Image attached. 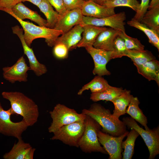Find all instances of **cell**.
Wrapping results in <instances>:
<instances>
[{"label": "cell", "instance_id": "cell-4", "mask_svg": "<svg viewBox=\"0 0 159 159\" xmlns=\"http://www.w3.org/2000/svg\"><path fill=\"white\" fill-rule=\"evenodd\" d=\"M85 129L79 143V147L85 153L98 152L107 154L100 143L97 136L102 127L100 125L90 116L86 115L84 120Z\"/></svg>", "mask_w": 159, "mask_h": 159}, {"label": "cell", "instance_id": "cell-31", "mask_svg": "<svg viewBox=\"0 0 159 159\" xmlns=\"http://www.w3.org/2000/svg\"><path fill=\"white\" fill-rule=\"evenodd\" d=\"M118 35L124 41L127 49L142 51L144 50L145 46L136 38L131 37L127 35L125 32L119 31Z\"/></svg>", "mask_w": 159, "mask_h": 159}, {"label": "cell", "instance_id": "cell-12", "mask_svg": "<svg viewBox=\"0 0 159 159\" xmlns=\"http://www.w3.org/2000/svg\"><path fill=\"white\" fill-rule=\"evenodd\" d=\"M12 29L13 33L16 34L21 41L24 54L29 60L30 70L33 71L37 76H41L46 73L47 71L46 67L38 61L32 49L26 43L24 37L23 29L18 25L12 27Z\"/></svg>", "mask_w": 159, "mask_h": 159}, {"label": "cell", "instance_id": "cell-28", "mask_svg": "<svg viewBox=\"0 0 159 159\" xmlns=\"http://www.w3.org/2000/svg\"><path fill=\"white\" fill-rule=\"evenodd\" d=\"M129 132L126 140L122 141L121 147L124 149L122 153V159H131L134 153V147L135 140L139 135L138 133L133 129Z\"/></svg>", "mask_w": 159, "mask_h": 159}, {"label": "cell", "instance_id": "cell-15", "mask_svg": "<svg viewBox=\"0 0 159 159\" xmlns=\"http://www.w3.org/2000/svg\"><path fill=\"white\" fill-rule=\"evenodd\" d=\"M83 16L81 9L67 11L63 14L60 15L54 29L64 33L75 26L80 24Z\"/></svg>", "mask_w": 159, "mask_h": 159}, {"label": "cell", "instance_id": "cell-13", "mask_svg": "<svg viewBox=\"0 0 159 159\" xmlns=\"http://www.w3.org/2000/svg\"><path fill=\"white\" fill-rule=\"evenodd\" d=\"M85 48L94 62L93 74L101 76L110 75L111 73L107 69L106 66L107 63L112 59L111 51L96 48L93 46L87 47Z\"/></svg>", "mask_w": 159, "mask_h": 159}, {"label": "cell", "instance_id": "cell-19", "mask_svg": "<svg viewBox=\"0 0 159 159\" xmlns=\"http://www.w3.org/2000/svg\"><path fill=\"white\" fill-rule=\"evenodd\" d=\"M83 31L80 41L77 45V47H86L93 46L98 35L107 29L106 27L98 26L87 24L83 26Z\"/></svg>", "mask_w": 159, "mask_h": 159}, {"label": "cell", "instance_id": "cell-18", "mask_svg": "<svg viewBox=\"0 0 159 159\" xmlns=\"http://www.w3.org/2000/svg\"><path fill=\"white\" fill-rule=\"evenodd\" d=\"M120 31L110 27L107 28L98 35L93 47L107 51H112L114 41Z\"/></svg>", "mask_w": 159, "mask_h": 159}, {"label": "cell", "instance_id": "cell-30", "mask_svg": "<svg viewBox=\"0 0 159 159\" xmlns=\"http://www.w3.org/2000/svg\"><path fill=\"white\" fill-rule=\"evenodd\" d=\"M125 56L130 58L136 67L141 65L147 61L156 59V57L151 52L145 50L138 51L127 49Z\"/></svg>", "mask_w": 159, "mask_h": 159}, {"label": "cell", "instance_id": "cell-34", "mask_svg": "<svg viewBox=\"0 0 159 159\" xmlns=\"http://www.w3.org/2000/svg\"><path fill=\"white\" fill-rule=\"evenodd\" d=\"M69 51L67 47L63 44L57 43L54 46L53 54L55 57L58 59H64L67 58Z\"/></svg>", "mask_w": 159, "mask_h": 159}, {"label": "cell", "instance_id": "cell-10", "mask_svg": "<svg viewBox=\"0 0 159 159\" xmlns=\"http://www.w3.org/2000/svg\"><path fill=\"white\" fill-rule=\"evenodd\" d=\"M128 132L127 131L121 135L115 137L101 130L99 131L97 133L99 141L109 155V159H122L123 150L121 144Z\"/></svg>", "mask_w": 159, "mask_h": 159}, {"label": "cell", "instance_id": "cell-38", "mask_svg": "<svg viewBox=\"0 0 159 159\" xmlns=\"http://www.w3.org/2000/svg\"><path fill=\"white\" fill-rule=\"evenodd\" d=\"M22 0H0V10L4 9H11Z\"/></svg>", "mask_w": 159, "mask_h": 159}, {"label": "cell", "instance_id": "cell-32", "mask_svg": "<svg viewBox=\"0 0 159 159\" xmlns=\"http://www.w3.org/2000/svg\"><path fill=\"white\" fill-rule=\"evenodd\" d=\"M127 50L124 40L117 36L114 41L113 49L111 51V59L125 56Z\"/></svg>", "mask_w": 159, "mask_h": 159}, {"label": "cell", "instance_id": "cell-17", "mask_svg": "<svg viewBox=\"0 0 159 159\" xmlns=\"http://www.w3.org/2000/svg\"><path fill=\"white\" fill-rule=\"evenodd\" d=\"M83 31V26L80 24H77L58 37L55 44L59 43L63 44L67 47L69 51L75 49L81 40Z\"/></svg>", "mask_w": 159, "mask_h": 159}, {"label": "cell", "instance_id": "cell-40", "mask_svg": "<svg viewBox=\"0 0 159 159\" xmlns=\"http://www.w3.org/2000/svg\"><path fill=\"white\" fill-rule=\"evenodd\" d=\"M42 0H22V2L28 1L30 2L37 6L39 4Z\"/></svg>", "mask_w": 159, "mask_h": 159}, {"label": "cell", "instance_id": "cell-27", "mask_svg": "<svg viewBox=\"0 0 159 159\" xmlns=\"http://www.w3.org/2000/svg\"><path fill=\"white\" fill-rule=\"evenodd\" d=\"M111 87L107 81L102 76H95L90 82L84 85L77 93L78 95H81L86 90H90L92 93L101 92Z\"/></svg>", "mask_w": 159, "mask_h": 159}, {"label": "cell", "instance_id": "cell-29", "mask_svg": "<svg viewBox=\"0 0 159 159\" xmlns=\"http://www.w3.org/2000/svg\"><path fill=\"white\" fill-rule=\"evenodd\" d=\"M125 90H123L122 88L111 86L101 92L92 93L90 99L95 102L102 100L111 102L114 99L123 93Z\"/></svg>", "mask_w": 159, "mask_h": 159}, {"label": "cell", "instance_id": "cell-21", "mask_svg": "<svg viewBox=\"0 0 159 159\" xmlns=\"http://www.w3.org/2000/svg\"><path fill=\"white\" fill-rule=\"evenodd\" d=\"M140 103L138 97H134L132 95L128 107L126 110V113L130 115L131 117L139 122L147 130L150 129L147 125V119L140 108L139 106Z\"/></svg>", "mask_w": 159, "mask_h": 159}, {"label": "cell", "instance_id": "cell-37", "mask_svg": "<svg viewBox=\"0 0 159 159\" xmlns=\"http://www.w3.org/2000/svg\"><path fill=\"white\" fill-rule=\"evenodd\" d=\"M60 15H62L67 11L63 0H47Z\"/></svg>", "mask_w": 159, "mask_h": 159}, {"label": "cell", "instance_id": "cell-42", "mask_svg": "<svg viewBox=\"0 0 159 159\" xmlns=\"http://www.w3.org/2000/svg\"><path fill=\"white\" fill-rule=\"evenodd\" d=\"M98 4L103 5L105 3L111 0H90Z\"/></svg>", "mask_w": 159, "mask_h": 159}, {"label": "cell", "instance_id": "cell-8", "mask_svg": "<svg viewBox=\"0 0 159 159\" xmlns=\"http://www.w3.org/2000/svg\"><path fill=\"white\" fill-rule=\"evenodd\" d=\"M13 114H15L11 107L4 110L0 102V133L18 140L22 138V133L29 126L23 119L19 122L12 121L11 116Z\"/></svg>", "mask_w": 159, "mask_h": 159}, {"label": "cell", "instance_id": "cell-9", "mask_svg": "<svg viewBox=\"0 0 159 159\" xmlns=\"http://www.w3.org/2000/svg\"><path fill=\"white\" fill-rule=\"evenodd\" d=\"M126 19L125 13L121 12L113 15L102 18H97L91 16H83L81 26L89 24L98 26L109 27L125 32L124 21Z\"/></svg>", "mask_w": 159, "mask_h": 159}, {"label": "cell", "instance_id": "cell-14", "mask_svg": "<svg viewBox=\"0 0 159 159\" xmlns=\"http://www.w3.org/2000/svg\"><path fill=\"white\" fill-rule=\"evenodd\" d=\"M1 11L21 20L29 19L36 23L39 26L47 27L46 20L42 18L37 12L26 7L22 2L17 4L11 9H4Z\"/></svg>", "mask_w": 159, "mask_h": 159}, {"label": "cell", "instance_id": "cell-36", "mask_svg": "<svg viewBox=\"0 0 159 159\" xmlns=\"http://www.w3.org/2000/svg\"><path fill=\"white\" fill-rule=\"evenodd\" d=\"M67 11L81 9L85 1L84 0H63Z\"/></svg>", "mask_w": 159, "mask_h": 159}, {"label": "cell", "instance_id": "cell-7", "mask_svg": "<svg viewBox=\"0 0 159 159\" xmlns=\"http://www.w3.org/2000/svg\"><path fill=\"white\" fill-rule=\"evenodd\" d=\"M84 120L62 126L53 133L51 140H58L70 146L79 147V142L85 129Z\"/></svg>", "mask_w": 159, "mask_h": 159}, {"label": "cell", "instance_id": "cell-33", "mask_svg": "<svg viewBox=\"0 0 159 159\" xmlns=\"http://www.w3.org/2000/svg\"><path fill=\"white\" fill-rule=\"evenodd\" d=\"M140 3L138 0H111L105 3L102 5L109 8L126 6L135 12L138 10Z\"/></svg>", "mask_w": 159, "mask_h": 159}, {"label": "cell", "instance_id": "cell-22", "mask_svg": "<svg viewBox=\"0 0 159 159\" xmlns=\"http://www.w3.org/2000/svg\"><path fill=\"white\" fill-rule=\"evenodd\" d=\"M132 95L130 90L125 89L123 93L111 101L114 105L112 114L114 117L119 119L121 116L126 113L127 107L130 102Z\"/></svg>", "mask_w": 159, "mask_h": 159}, {"label": "cell", "instance_id": "cell-1", "mask_svg": "<svg viewBox=\"0 0 159 159\" xmlns=\"http://www.w3.org/2000/svg\"><path fill=\"white\" fill-rule=\"evenodd\" d=\"M1 94L9 101L15 114L21 116L29 127L37 123L39 116V108L32 99L19 92L4 91Z\"/></svg>", "mask_w": 159, "mask_h": 159}, {"label": "cell", "instance_id": "cell-26", "mask_svg": "<svg viewBox=\"0 0 159 159\" xmlns=\"http://www.w3.org/2000/svg\"><path fill=\"white\" fill-rule=\"evenodd\" d=\"M148 10L140 22L159 33V4Z\"/></svg>", "mask_w": 159, "mask_h": 159}, {"label": "cell", "instance_id": "cell-24", "mask_svg": "<svg viewBox=\"0 0 159 159\" xmlns=\"http://www.w3.org/2000/svg\"><path fill=\"white\" fill-rule=\"evenodd\" d=\"M32 147L29 143H25L22 138L18 140L11 150L3 156L4 159H24V156Z\"/></svg>", "mask_w": 159, "mask_h": 159}, {"label": "cell", "instance_id": "cell-43", "mask_svg": "<svg viewBox=\"0 0 159 159\" xmlns=\"http://www.w3.org/2000/svg\"><path fill=\"white\" fill-rule=\"evenodd\" d=\"M85 1H88V0H84Z\"/></svg>", "mask_w": 159, "mask_h": 159}, {"label": "cell", "instance_id": "cell-3", "mask_svg": "<svg viewBox=\"0 0 159 159\" xmlns=\"http://www.w3.org/2000/svg\"><path fill=\"white\" fill-rule=\"evenodd\" d=\"M18 21L24 32V37L26 43L30 47L33 41L37 38H43L49 47L54 46L57 39L63 33L62 31L46 27L37 26L32 23L13 17Z\"/></svg>", "mask_w": 159, "mask_h": 159}, {"label": "cell", "instance_id": "cell-20", "mask_svg": "<svg viewBox=\"0 0 159 159\" xmlns=\"http://www.w3.org/2000/svg\"><path fill=\"white\" fill-rule=\"evenodd\" d=\"M138 73L149 81L154 80L159 84V62L156 59L136 67Z\"/></svg>", "mask_w": 159, "mask_h": 159}, {"label": "cell", "instance_id": "cell-6", "mask_svg": "<svg viewBox=\"0 0 159 159\" xmlns=\"http://www.w3.org/2000/svg\"><path fill=\"white\" fill-rule=\"evenodd\" d=\"M122 121L127 127L136 131L144 140L149 152V159H153L159 154V127L148 130L140 127L131 117H123Z\"/></svg>", "mask_w": 159, "mask_h": 159}, {"label": "cell", "instance_id": "cell-23", "mask_svg": "<svg viewBox=\"0 0 159 159\" xmlns=\"http://www.w3.org/2000/svg\"><path fill=\"white\" fill-rule=\"evenodd\" d=\"M127 24L143 32L148 38L149 42L159 51V33L143 24L132 18Z\"/></svg>", "mask_w": 159, "mask_h": 159}, {"label": "cell", "instance_id": "cell-16", "mask_svg": "<svg viewBox=\"0 0 159 159\" xmlns=\"http://www.w3.org/2000/svg\"><path fill=\"white\" fill-rule=\"evenodd\" d=\"M115 8H109L88 0L85 1L81 10L83 16L102 18L115 14Z\"/></svg>", "mask_w": 159, "mask_h": 159}, {"label": "cell", "instance_id": "cell-2", "mask_svg": "<svg viewBox=\"0 0 159 159\" xmlns=\"http://www.w3.org/2000/svg\"><path fill=\"white\" fill-rule=\"evenodd\" d=\"M82 113L95 120L101 126L102 131L112 136L118 137L127 131L123 121L114 117L109 109L100 104L93 103L88 109H83Z\"/></svg>", "mask_w": 159, "mask_h": 159}, {"label": "cell", "instance_id": "cell-41", "mask_svg": "<svg viewBox=\"0 0 159 159\" xmlns=\"http://www.w3.org/2000/svg\"><path fill=\"white\" fill-rule=\"evenodd\" d=\"M158 4H159V0H151L150 3L149 4L148 9Z\"/></svg>", "mask_w": 159, "mask_h": 159}, {"label": "cell", "instance_id": "cell-35", "mask_svg": "<svg viewBox=\"0 0 159 159\" xmlns=\"http://www.w3.org/2000/svg\"><path fill=\"white\" fill-rule=\"evenodd\" d=\"M150 0H141L139 7L136 12L133 19L140 22L149 7Z\"/></svg>", "mask_w": 159, "mask_h": 159}, {"label": "cell", "instance_id": "cell-39", "mask_svg": "<svg viewBox=\"0 0 159 159\" xmlns=\"http://www.w3.org/2000/svg\"><path fill=\"white\" fill-rule=\"evenodd\" d=\"M35 150V148L32 147L25 155L24 159H33Z\"/></svg>", "mask_w": 159, "mask_h": 159}, {"label": "cell", "instance_id": "cell-11", "mask_svg": "<svg viewBox=\"0 0 159 159\" xmlns=\"http://www.w3.org/2000/svg\"><path fill=\"white\" fill-rule=\"evenodd\" d=\"M30 70L23 56H21L12 66L3 68V76L6 80L13 84L16 81H27V72Z\"/></svg>", "mask_w": 159, "mask_h": 159}, {"label": "cell", "instance_id": "cell-5", "mask_svg": "<svg viewBox=\"0 0 159 159\" xmlns=\"http://www.w3.org/2000/svg\"><path fill=\"white\" fill-rule=\"evenodd\" d=\"M49 113L52 122L48 130L49 132L53 133L64 126L84 120L86 117L83 113H79L74 110L59 103L57 104Z\"/></svg>", "mask_w": 159, "mask_h": 159}, {"label": "cell", "instance_id": "cell-25", "mask_svg": "<svg viewBox=\"0 0 159 159\" xmlns=\"http://www.w3.org/2000/svg\"><path fill=\"white\" fill-rule=\"evenodd\" d=\"M38 7L44 15L47 21V27L54 29L60 16L47 0H42Z\"/></svg>", "mask_w": 159, "mask_h": 159}]
</instances>
